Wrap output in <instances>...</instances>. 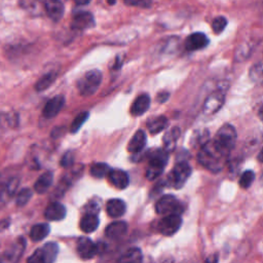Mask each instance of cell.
I'll use <instances>...</instances> for the list:
<instances>
[{
	"label": "cell",
	"mask_w": 263,
	"mask_h": 263,
	"mask_svg": "<svg viewBox=\"0 0 263 263\" xmlns=\"http://www.w3.org/2000/svg\"><path fill=\"white\" fill-rule=\"evenodd\" d=\"M44 8L48 17L53 22H59L64 15L65 7L61 0H45Z\"/></svg>",
	"instance_id": "obj_15"
},
{
	"label": "cell",
	"mask_w": 263,
	"mask_h": 263,
	"mask_svg": "<svg viewBox=\"0 0 263 263\" xmlns=\"http://www.w3.org/2000/svg\"><path fill=\"white\" fill-rule=\"evenodd\" d=\"M77 5H87L91 2V0H74Z\"/></svg>",
	"instance_id": "obj_41"
},
{
	"label": "cell",
	"mask_w": 263,
	"mask_h": 263,
	"mask_svg": "<svg viewBox=\"0 0 263 263\" xmlns=\"http://www.w3.org/2000/svg\"><path fill=\"white\" fill-rule=\"evenodd\" d=\"M77 252L82 259H90L98 253L97 245L88 237H80L77 241Z\"/></svg>",
	"instance_id": "obj_14"
},
{
	"label": "cell",
	"mask_w": 263,
	"mask_h": 263,
	"mask_svg": "<svg viewBox=\"0 0 263 263\" xmlns=\"http://www.w3.org/2000/svg\"><path fill=\"white\" fill-rule=\"evenodd\" d=\"M25 248H26V239L24 237H18L16 241H14L12 246L6 252H4L0 261H4V262L18 261L25 251Z\"/></svg>",
	"instance_id": "obj_11"
},
{
	"label": "cell",
	"mask_w": 263,
	"mask_h": 263,
	"mask_svg": "<svg viewBox=\"0 0 263 263\" xmlns=\"http://www.w3.org/2000/svg\"><path fill=\"white\" fill-rule=\"evenodd\" d=\"M53 181V175L51 172H45L43 173L41 176L38 177V179L36 180L35 184H34V190L39 193H45L49 187L51 186Z\"/></svg>",
	"instance_id": "obj_22"
},
{
	"label": "cell",
	"mask_w": 263,
	"mask_h": 263,
	"mask_svg": "<svg viewBox=\"0 0 263 263\" xmlns=\"http://www.w3.org/2000/svg\"><path fill=\"white\" fill-rule=\"evenodd\" d=\"M85 211L86 213H90V214H98L100 212V205L98 202H96L95 200H91L89 203L86 204L85 206Z\"/></svg>",
	"instance_id": "obj_38"
},
{
	"label": "cell",
	"mask_w": 263,
	"mask_h": 263,
	"mask_svg": "<svg viewBox=\"0 0 263 263\" xmlns=\"http://www.w3.org/2000/svg\"><path fill=\"white\" fill-rule=\"evenodd\" d=\"M108 2H109V4H111V5H113V4H115V2H116V0H107Z\"/></svg>",
	"instance_id": "obj_43"
},
{
	"label": "cell",
	"mask_w": 263,
	"mask_h": 263,
	"mask_svg": "<svg viewBox=\"0 0 263 263\" xmlns=\"http://www.w3.org/2000/svg\"><path fill=\"white\" fill-rule=\"evenodd\" d=\"M168 98V92H161V93H159L158 95V101L160 102V103H163L164 101H166V99Z\"/></svg>",
	"instance_id": "obj_40"
},
{
	"label": "cell",
	"mask_w": 263,
	"mask_h": 263,
	"mask_svg": "<svg viewBox=\"0 0 263 263\" xmlns=\"http://www.w3.org/2000/svg\"><path fill=\"white\" fill-rule=\"evenodd\" d=\"M50 232V227L47 223H39L34 225L30 230V238L33 241H40L44 239Z\"/></svg>",
	"instance_id": "obj_24"
},
{
	"label": "cell",
	"mask_w": 263,
	"mask_h": 263,
	"mask_svg": "<svg viewBox=\"0 0 263 263\" xmlns=\"http://www.w3.org/2000/svg\"><path fill=\"white\" fill-rule=\"evenodd\" d=\"M255 180V173L251 170L243 172L239 178V186L243 189H248Z\"/></svg>",
	"instance_id": "obj_33"
},
{
	"label": "cell",
	"mask_w": 263,
	"mask_h": 263,
	"mask_svg": "<svg viewBox=\"0 0 263 263\" xmlns=\"http://www.w3.org/2000/svg\"><path fill=\"white\" fill-rule=\"evenodd\" d=\"M109 171H110V166L105 162H97L92 164L89 170L90 175L98 179L104 178L106 175H108Z\"/></svg>",
	"instance_id": "obj_30"
},
{
	"label": "cell",
	"mask_w": 263,
	"mask_h": 263,
	"mask_svg": "<svg viewBox=\"0 0 263 263\" xmlns=\"http://www.w3.org/2000/svg\"><path fill=\"white\" fill-rule=\"evenodd\" d=\"M227 157L228 156L217 147L213 140H208L202 144L197 154L198 162L214 173L220 172L223 168Z\"/></svg>",
	"instance_id": "obj_1"
},
{
	"label": "cell",
	"mask_w": 263,
	"mask_h": 263,
	"mask_svg": "<svg viewBox=\"0 0 263 263\" xmlns=\"http://www.w3.org/2000/svg\"><path fill=\"white\" fill-rule=\"evenodd\" d=\"M209 38L201 32H195L189 35L185 41V47L189 51H194L204 48L209 44Z\"/></svg>",
	"instance_id": "obj_13"
},
{
	"label": "cell",
	"mask_w": 263,
	"mask_h": 263,
	"mask_svg": "<svg viewBox=\"0 0 263 263\" xmlns=\"http://www.w3.org/2000/svg\"><path fill=\"white\" fill-rule=\"evenodd\" d=\"M150 107V97L147 93H142L134 101L130 106V113L135 116L143 115Z\"/></svg>",
	"instance_id": "obj_19"
},
{
	"label": "cell",
	"mask_w": 263,
	"mask_h": 263,
	"mask_svg": "<svg viewBox=\"0 0 263 263\" xmlns=\"http://www.w3.org/2000/svg\"><path fill=\"white\" fill-rule=\"evenodd\" d=\"M167 125V118L163 115L152 117L147 121V127L150 134L155 135L163 130Z\"/></svg>",
	"instance_id": "obj_25"
},
{
	"label": "cell",
	"mask_w": 263,
	"mask_h": 263,
	"mask_svg": "<svg viewBox=\"0 0 263 263\" xmlns=\"http://www.w3.org/2000/svg\"><path fill=\"white\" fill-rule=\"evenodd\" d=\"M96 22L93 14L89 11H79L73 15L71 28L74 30L82 31L95 27Z\"/></svg>",
	"instance_id": "obj_10"
},
{
	"label": "cell",
	"mask_w": 263,
	"mask_h": 263,
	"mask_svg": "<svg viewBox=\"0 0 263 263\" xmlns=\"http://www.w3.org/2000/svg\"><path fill=\"white\" fill-rule=\"evenodd\" d=\"M127 231V224L123 221H115L106 227L105 234L111 238L116 239L123 236Z\"/></svg>",
	"instance_id": "obj_20"
},
{
	"label": "cell",
	"mask_w": 263,
	"mask_h": 263,
	"mask_svg": "<svg viewBox=\"0 0 263 263\" xmlns=\"http://www.w3.org/2000/svg\"><path fill=\"white\" fill-rule=\"evenodd\" d=\"M250 78L254 82H260L262 80V64L261 62L255 64L250 71Z\"/></svg>",
	"instance_id": "obj_35"
},
{
	"label": "cell",
	"mask_w": 263,
	"mask_h": 263,
	"mask_svg": "<svg viewBox=\"0 0 263 263\" xmlns=\"http://www.w3.org/2000/svg\"><path fill=\"white\" fill-rule=\"evenodd\" d=\"M102 82V73L101 71L93 69L87 71L82 77H80L77 81V88L79 93L82 97L92 96L98 88L100 87Z\"/></svg>",
	"instance_id": "obj_4"
},
{
	"label": "cell",
	"mask_w": 263,
	"mask_h": 263,
	"mask_svg": "<svg viewBox=\"0 0 263 263\" xmlns=\"http://www.w3.org/2000/svg\"><path fill=\"white\" fill-rule=\"evenodd\" d=\"M57 76H58L57 71L47 72L46 74H44L43 76H41V77L37 80V82H36V84H35V89H36L37 91H43V90H45L46 88H48V87L54 82Z\"/></svg>",
	"instance_id": "obj_27"
},
{
	"label": "cell",
	"mask_w": 263,
	"mask_h": 263,
	"mask_svg": "<svg viewBox=\"0 0 263 263\" xmlns=\"http://www.w3.org/2000/svg\"><path fill=\"white\" fill-rule=\"evenodd\" d=\"M225 89L219 88L213 91L205 100L203 104V113L205 115H212L217 113L224 104L225 101Z\"/></svg>",
	"instance_id": "obj_9"
},
{
	"label": "cell",
	"mask_w": 263,
	"mask_h": 263,
	"mask_svg": "<svg viewBox=\"0 0 263 263\" xmlns=\"http://www.w3.org/2000/svg\"><path fill=\"white\" fill-rule=\"evenodd\" d=\"M143 260L142 251L139 248H132L127 250L119 259V262H141Z\"/></svg>",
	"instance_id": "obj_29"
},
{
	"label": "cell",
	"mask_w": 263,
	"mask_h": 263,
	"mask_svg": "<svg viewBox=\"0 0 263 263\" xmlns=\"http://www.w3.org/2000/svg\"><path fill=\"white\" fill-rule=\"evenodd\" d=\"M181 135V130L179 127H173L168 132L165 133L163 136V144H164V150L167 152L172 151L175 149L177 141Z\"/></svg>",
	"instance_id": "obj_26"
},
{
	"label": "cell",
	"mask_w": 263,
	"mask_h": 263,
	"mask_svg": "<svg viewBox=\"0 0 263 263\" xmlns=\"http://www.w3.org/2000/svg\"><path fill=\"white\" fill-rule=\"evenodd\" d=\"M125 210H126L125 202L118 198L110 199L106 204V211L108 215L112 218L121 217L125 213Z\"/></svg>",
	"instance_id": "obj_21"
},
{
	"label": "cell",
	"mask_w": 263,
	"mask_h": 263,
	"mask_svg": "<svg viewBox=\"0 0 263 263\" xmlns=\"http://www.w3.org/2000/svg\"><path fill=\"white\" fill-rule=\"evenodd\" d=\"M64 105H65V97L63 95L54 96L45 104L42 111V115L45 118H53L59 114V112L62 110Z\"/></svg>",
	"instance_id": "obj_12"
},
{
	"label": "cell",
	"mask_w": 263,
	"mask_h": 263,
	"mask_svg": "<svg viewBox=\"0 0 263 263\" xmlns=\"http://www.w3.org/2000/svg\"><path fill=\"white\" fill-rule=\"evenodd\" d=\"M227 26V20L224 16H217L214 18L213 24H212V28L213 31L216 34H220L221 32L224 31V29Z\"/></svg>",
	"instance_id": "obj_34"
},
{
	"label": "cell",
	"mask_w": 263,
	"mask_h": 263,
	"mask_svg": "<svg viewBox=\"0 0 263 263\" xmlns=\"http://www.w3.org/2000/svg\"><path fill=\"white\" fill-rule=\"evenodd\" d=\"M32 195H33V191L30 188L26 187V188L21 189V191L17 193L16 198H15L16 205H18V206L26 205L29 202V200L31 199Z\"/></svg>",
	"instance_id": "obj_31"
},
{
	"label": "cell",
	"mask_w": 263,
	"mask_h": 263,
	"mask_svg": "<svg viewBox=\"0 0 263 263\" xmlns=\"http://www.w3.org/2000/svg\"><path fill=\"white\" fill-rule=\"evenodd\" d=\"M0 188H1V178H0Z\"/></svg>",
	"instance_id": "obj_44"
},
{
	"label": "cell",
	"mask_w": 263,
	"mask_h": 263,
	"mask_svg": "<svg viewBox=\"0 0 263 263\" xmlns=\"http://www.w3.org/2000/svg\"><path fill=\"white\" fill-rule=\"evenodd\" d=\"M168 152L164 149H156L148 153V167L146 170V178L148 180H155L158 178L167 162Z\"/></svg>",
	"instance_id": "obj_2"
},
{
	"label": "cell",
	"mask_w": 263,
	"mask_h": 263,
	"mask_svg": "<svg viewBox=\"0 0 263 263\" xmlns=\"http://www.w3.org/2000/svg\"><path fill=\"white\" fill-rule=\"evenodd\" d=\"M146 141H147V137L145 132L142 129H138L129 140L127 145V150L132 153H136V154L140 153L144 149L146 145Z\"/></svg>",
	"instance_id": "obj_18"
},
{
	"label": "cell",
	"mask_w": 263,
	"mask_h": 263,
	"mask_svg": "<svg viewBox=\"0 0 263 263\" xmlns=\"http://www.w3.org/2000/svg\"><path fill=\"white\" fill-rule=\"evenodd\" d=\"M108 177L110 182L118 189H125L129 184V177L122 170L110 168Z\"/></svg>",
	"instance_id": "obj_17"
},
{
	"label": "cell",
	"mask_w": 263,
	"mask_h": 263,
	"mask_svg": "<svg viewBox=\"0 0 263 263\" xmlns=\"http://www.w3.org/2000/svg\"><path fill=\"white\" fill-rule=\"evenodd\" d=\"M191 175V166L187 161L178 162L164 180V186L180 189Z\"/></svg>",
	"instance_id": "obj_5"
},
{
	"label": "cell",
	"mask_w": 263,
	"mask_h": 263,
	"mask_svg": "<svg viewBox=\"0 0 263 263\" xmlns=\"http://www.w3.org/2000/svg\"><path fill=\"white\" fill-rule=\"evenodd\" d=\"M182 225V218L179 214H168L157 223V231L165 236L175 234Z\"/></svg>",
	"instance_id": "obj_7"
},
{
	"label": "cell",
	"mask_w": 263,
	"mask_h": 263,
	"mask_svg": "<svg viewBox=\"0 0 263 263\" xmlns=\"http://www.w3.org/2000/svg\"><path fill=\"white\" fill-rule=\"evenodd\" d=\"M9 225H10V219L9 218L0 220V232H2L5 229H7L9 227Z\"/></svg>",
	"instance_id": "obj_39"
},
{
	"label": "cell",
	"mask_w": 263,
	"mask_h": 263,
	"mask_svg": "<svg viewBox=\"0 0 263 263\" xmlns=\"http://www.w3.org/2000/svg\"><path fill=\"white\" fill-rule=\"evenodd\" d=\"M59 253V246L55 242H47L43 247L37 249L29 258L30 263H51L55 260Z\"/></svg>",
	"instance_id": "obj_6"
},
{
	"label": "cell",
	"mask_w": 263,
	"mask_h": 263,
	"mask_svg": "<svg viewBox=\"0 0 263 263\" xmlns=\"http://www.w3.org/2000/svg\"><path fill=\"white\" fill-rule=\"evenodd\" d=\"M73 162H74V155H73L72 151L66 152L61 159V165L63 167H69L73 164Z\"/></svg>",
	"instance_id": "obj_37"
},
{
	"label": "cell",
	"mask_w": 263,
	"mask_h": 263,
	"mask_svg": "<svg viewBox=\"0 0 263 263\" xmlns=\"http://www.w3.org/2000/svg\"><path fill=\"white\" fill-rule=\"evenodd\" d=\"M99 218L97 214L86 213L80 220V229L86 233L93 232L99 226Z\"/></svg>",
	"instance_id": "obj_23"
},
{
	"label": "cell",
	"mask_w": 263,
	"mask_h": 263,
	"mask_svg": "<svg viewBox=\"0 0 263 263\" xmlns=\"http://www.w3.org/2000/svg\"><path fill=\"white\" fill-rule=\"evenodd\" d=\"M44 217L48 221H61L66 217V208L61 202L53 201L45 209Z\"/></svg>",
	"instance_id": "obj_16"
},
{
	"label": "cell",
	"mask_w": 263,
	"mask_h": 263,
	"mask_svg": "<svg viewBox=\"0 0 263 263\" xmlns=\"http://www.w3.org/2000/svg\"><path fill=\"white\" fill-rule=\"evenodd\" d=\"M88 116H89V113H88L87 111L79 113V114L74 118V120H73V122H72V124H71V128H70L71 133H72V134L77 133V132L79 130V128L83 125V123L87 120Z\"/></svg>",
	"instance_id": "obj_32"
},
{
	"label": "cell",
	"mask_w": 263,
	"mask_h": 263,
	"mask_svg": "<svg viewBox=\"0 0 263 263\" xmlns=\"http://www.w3.org/2000/svg\"><path fill=\"white\" fill-rule=\"evenodd\" d=\"M18 185H20V179L17 177L11 178L4 185V187L2 189V192H1V197L4 200H7V199L11 198L15 194V192L18 188Z\"/></svg>",
	"instance_id": "obj_28"
},
{
	"label": "cell",
	"mask_w": 263,
	"mask_h": 263,
	"mask_svg": "<svg viewBox=\"0 0 263 263\" xmlns=\"http://www.w3.org/2000/svg\"><path fill=\"white\" fill-rule=\"evenodd\" d=\"M155 211L159 215L180 214L182 212V204L174 195L166 194L156 201Z\"/></svg>",
	"instance_id": "obj_8"
},
{
	"label": "cell",
	"mask_w": 263,
	"mask_h": 263,
	"mask_svg": "<svg viewBox=\"0 0 263 263\" xmlns=\"http://www.w3.org/2000/svg\"><path fill=\"white\" fill-rule=\"evenodd\" d=\"M236 138L237 135L235 128L231 124L226 123L219 128L213 141L224 154L229 156L231 150L234 148Z\"/></svg>",
	"instance_id": "obj_3"
},
{
	"label": "cell",
	"mask_w": 263,
	"mask_h": 263,
	"mask_svg": "<svg viewBox=\"0 0 263 263\" xmlns=\"http://www.w3.org/2000/svg\"><path fill=\"white\" fill-rule=\"evenodd\" d=\"M258 159H259L260 162H262V153H261V152H260L259 155H258Z\"/></svg>",
	"instance_id": "obj_42"
},
{
	"label": "cell",
	"mask_w": 263,
	"mask_h": 263,
	"mask_svg": "<svg viewBox=\"0 0 263 263\" xmlns=\"http://www.w3.org/2000/svg\"><path fill=\"white\" fill-rule=\"evenodd\" d=\"M126 5L138 6L142 8H148L152 4V0H123Z\"/></svg>",
	"instance_id": "obj_36"
}]
</instances>
